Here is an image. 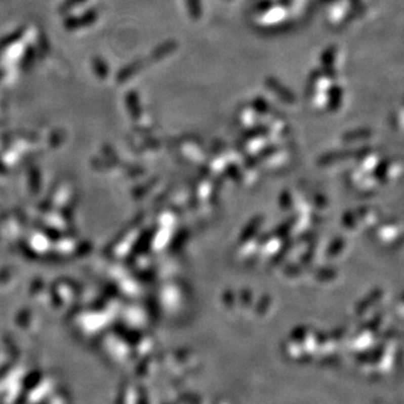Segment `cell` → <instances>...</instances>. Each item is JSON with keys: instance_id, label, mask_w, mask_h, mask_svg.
<instances>
[{"instance_id": "1", "label": "cell", "mask_w": 404, "mask_h": 404, "mask_svg": "<svg viewBox=\"0 0 404 404\" xmlns=\"http://www.w3.org/2000/svg\"><path fill=\"white\" fill-rule=\"evenodd\" d=\"M98 14L96 10H88L85 14L80 15V16L75 17H69L64 20V26L66 29L69 30H75L79 28L87 27V26H90L97 20Z\"/></svg>"}, {"instance_id": "2", "label": "cell", "mask_w": 404, "mask_h": 404, "mask_svg": "<svg viewBox=\"0 0 404 404\" xmlns=\"http://www.w3.org/2000/svg\"><path fill=\"white\" fill-rule=\"evenodd\" d=\"M92 70L95 72V74L98 77H100V79H105L109 74V67H108L106 62L101 58H93Z\"/></svg>"}, {"instance_id": "3", "label": "cell", "mask_w": 404, "mask_h": 404, "mask_svg": "<svg viewBox=\"0 0 404 404\" xmlns=\"http://www.w3.org/2000/svg\"><path fill=\"white\" fill-rule=\"evenodd\" d=\"M138 67H139L138 62H134V63L129 64V65H127L125 67H123V69L120 70V72H119L118 75H117L118 82H120V84H123V82H125L134 73H136V71L138 70Z\"/></svg>"}, {"instance_id": "4", "label": "cell", "mask_w": 404, "mask_h": 404, "mask_svg": "<svg viewBox=\"0 0 404 404\" xmlns=\"http://www.w3.org/2000/svg\"><path fill=\"white\" fill-rule=\"evenodd\" d=\"M22 34H23V29H20V30H17V32H15L10 36H8V37L0 41V50H4L5 48H7V46L12 45L13 43L16 42V41H18L20 37H22Z\"/></svg>"}, {"instance_id": "5", "label": "cell", "mask_w": 404, "mask_h": 404, "mask_svg": "<svg viewBox=\"0 0 404 404\" xmlns=\"http://www.w3.org/2000/svg\"><path fill=\"white\" fill-rule=\"evenodd\" d=\"M86 0H65L64 4H62V6L60 8L61 13H67L69 10H71L73 7L77 6V5L84 4Z\"/></svg>"}, {"instance_id": "6", "label": "cell", "mask_w": 404, "mask_h": 404, "mask_svg": "<svg viewBox=\"0 0 404 404\" xmlns=\"http://www.w3.org/2000/svg\"><path fill=\"white\" fill-rule=\"evenodd\" d=\"M34 56H35V53H34L33 49H28V52H26V54H25V56H24L23 64H24L26 67H28L29 65H32V64H33V61H34Z\"/></svg>"}]
</instances>
